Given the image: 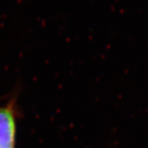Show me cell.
<instances>
[{
	"label": "cell",
	"instance_id": "6da1fadb",
	"mask_svg": "<svg viewBox=\"0 0 148 148\" xmlns=\"http://www.w3.org/2000/svg\"><path fill=\"white\" fill-rule=\"evenodd\" d=\"M16 99L12 98L0 106V148H15L16 133Z\"/></svg>",
	"mask_w": 148,
	"mask_h": 148
}]
</instances>
